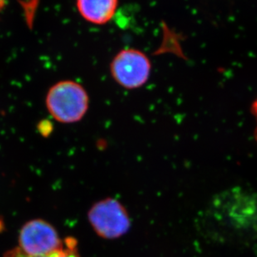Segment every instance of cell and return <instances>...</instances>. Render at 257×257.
<instances>
[{
    "mask_svg": "<svg viewBox=\"0 0 257 257\" xmlns=\"http://www.w3.org/2000/svg\"><path fill=\"white\" fill-rule=\"evenodd\" d=\"M89 103L85 89L73 80H63L54 84L45 99L50 115L64 124L80 121L88 111Z\"/></svg>",
    "mask_w": 257,
    "mask_h": 257,
    "instance_id": "cell-1",
    "label": "cell"
},
{
    "mask_svg": "<svg viewBox=\"0 0 257 257\" xmlns=\"http://www.w3.org/2000/svg\"><path fill=\"white\" fill-rule=\"evenodd\" d=\"M109 70L117 84L126 89H136L147 83L151 73L148 56L136 49H124L113 58Z\"/></svg>",
    "mask_w": 257,
    "mask_h": 257,
    "instance_id": "cell-2",
    "label": "cell"
},
{
    "mask_svg": "<svg viewBox=\"0 0 257 257\" xmlns=\"http://www.w3.org/2000/svg\"><path fill=\"white\" fill-rule=\"evenodd\" d=\"M88 219L97 235L109 240L121 237L131 227L127 210L113 198H107L93 205L88 213Z\"/></svg>",
    "mask_w": 257,
    "mask_h": 257,
    "instance_id": "cell-3",
    "label": "cell"
},
{
    "mask_svg": "<svg viewBox=\"0 0 257 257\" xmlns=\"http://www.w3.org/2000/svg\"><path fill=\"white\" fill-rule=\"evenodd\" d=\"M19 242L25 254L34 256L50 255L64 245L55 228L41 219L30 220L23 225Z\"/></svg>",
    "mask_w": 257,
    "mask_h": 257,
    "instance_id": "cell-4",
    "label": "cell"
},
{
    "mask_svg": "<svg viewBox=\"0 0 257 257\" xmlns=\"http://www.w3.org/2000/svg\"><path fill=\"white\" fill-rule=\"evenodd\" d=\"M119 0H76L79 15L87 22L104 25L114 18Z\"/></svg>",
    "mask_w": 257,
    "mask_h": 257,
    "instance_id": "cell-5",
    "label": "cell"
},
{
    "mask_svg": "<svg viewBox=\"0 0 257 257\" xmlns=\"http://www.w3.org/2000/svg\"><path fill=\"white\" fill-rule=\"evenodd\" d=\"M65 244L60 250L51 253L50 255L42 256H34L27 255L20 247L15 248L5 253V257H79L76 249V243L74 239L69 238L65 240Z\"/></svg>",
    "mask_w": 257,
    "mask_h": 257,
    "instance_id": "cell-6",
    "label": "cell"
},
{
    "mask_svg": "<svg viewBox=\"0 0 257 257\" xmlns=\"http://www.w3.org/2000/svg\"><path fill=\"white\" fill-rule=\"evenodd\" d=\"M252 110L254 112V114H255V116L257 118V99L255 100V103L253 104Z\"/></svg>",
    "mask_w": 257,
    "mask_h": 257,
    "instance_id": "cell-7",
    "label": "cell"
},
{
    "mask_svg": "<svg viewBox=\"0 0 257 257\" xmlns=\"http://www.w3.org/2000/svg\"><path fill=\"white\" fill-rule=\"evenodd\" d=\"M6 0H0V13L2 11L3 9L5 8Z\"/></svg>",
    "mask_w": 257,
    "mask_h": 257,
    "instance_id": "cell-8",
    "label": "cell"
}]
</instances>
